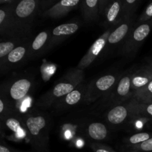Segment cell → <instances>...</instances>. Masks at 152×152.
Instances as JSON below:
<instances>
[{
	"instance_id": "26",
	"label": "cell",
	"mask_w": 152,
	"mask_h": 152,
	"mask_svg": "<svg viewBox=\"0 0 152 152\" xmlns=\"http://www.w3.org/2000/svg\"><path fill=\"white\" fill-rule=\"evenodd\" d=\"M151 134L148 133H145V132H142V133H137L135 134L132 135L128 139L127 143L129 145H132V147L134 145H138V144L142 143V142H145V140L151 138Z\"/></svg>"
},
{
	"instance_id": "27",
	"label": "cell",
	"mask_w": 152,
	"mask_h": 152,
	"mask_svg": "<svg viewBox=\"0 0 152 152\" xmlns=\"http://www.w3.org/2000/svg\"><path fill=\"white\" fill-rule=\"evenodd\" d=\"M130 151L131 152H152V137L142 143L131 147Z\"/></svg>"
},
{
	"instance_id": "30",
	"label": "cell",
	"mask_w": 152,
	"mask_h": 152,
	"mask_svg": "<svg viewBox=\"0 0 152 152\" xmlns=\"http://www.w3.org/2000/svg\"><path fill=\"white\" fill-rule=\"evenodd\" d=\"M60 0H42V6H41V11L43 12L48 10L51 7H53L54 4L59 2Z\"/></svg>"
},
{
	"instance_id": "19",
	"label": "cell",
	"mask_w": 152,
	"mask_h": 152,
	"mask_svg": "<svg viewBox=\"0 0 152 152\" xmlns=\"http://www.w3.org/2000/svg\"><path fill=\"white\" fill-rule=\"evenodd\" d=\"M12 8L11 4L1 7L0 10V32L1 35L10 37L12 31Z\"/></svg>"
},
{
	"instance_id": "21",
	"label": "cell",
	"mask_w": 152,
	"mask_h": 152,
	"mask_svg": "<svg viewBox=\"0 0 152 152\" xmlns=\"http://www.w3.org/2000/svg\"><path fill=\"white\" fill-rule=\"evenodd\" d=\"M88 134L92 140H104L108 137V129L102 123H92L88 127Z\"/></svg>"
},
{
	"instance_id": "15",
	"label": "cell",
	"mask_w": 152,
	"mask_h": 152,
	"mask_svg": "<svg viewBox=\"0 0 152 152\" xmlns=\"http://www.w3.org/2000/svg\"><path fill=\"white\" fill-rule=\"evenodd\" d=\"M32 82L28 78H20L16 80L9 89L10 97L14 101L22 100L30 91Z\"/></svg>"
},
{
	"instance_id": "16",
	"label": "cell",
	"mask_w": 152,
	"mask_h": 152,
	"mask_svg": "<svg viewBox=\"0 0 152 152\" xmlns=\"http://www.w3.org/2000/svg\"><path fill=\"white\" fill-rule=\"evenodd\" d=\"M132 80L131 76L126 75L122 77L115 88V92L111 95V99L118 101L124 100L126 98L131 96L132 91Z\"/></svg>"
},
{
	"instance_id": "13",
	"label": "cell",
	"mask_w": 152,
	"mask_h": 152,
	"mask_svg": "<svg viewBox=\"0 0 152 152\" xmlns=\"http://www.w3.org/2000/svg\"><path fill=\"white\" fill-rule=\"evenodd\" d=\"M50 39V33L48 30L42 31L39 33L32 42H30V53L29 59L37 57L41 55L45 50L49 47Z\"/></svg>"
},
{
	"instance_id": "12",
	"label": "cell",
	"mask_w": 152,
	"mask_h": 152,
	"mask_svg": "<svg viewBox=\"0 0 152 152\" xmlns=\"http://www.w3.org/2000/svg\"><path fill=\"white\" fill-rule=\"evenodd\" d=\"M130 113H134V102L130 105H117L108 111L107 120L111 125L119 126L126 121Z\"/></svg>"
},
{
	"instance_id": "22",
	"label": "cell",
	"mask_w": 152,
	"mask_h": 152,
	"mask_svg": "<svg viewBox=\"0 0 152 152\" xmlns=\"http://www.w3.org/2000/svg\"><path fill=\"white\" fill-rule=\"evenodd\" d=\"M25 39L22 38V37H13V39L9 40L6 42H1L0 43V59H1V62L6 58V56L13 50L16 47V43H20L24 41ZM26 41V40H25Z\"/></svg>"
},
{
	"instance_id": "31",
	"label": "cell",
	"mask_w": 152,
	"mask_h": 152,
	"mask_svg": "<svg viewBox=\"0 0 152 152\" xmlns=\"http://www.w3.org/2000/svg\"><path fill=\"white\" fill-rule=\"evenodd\" d=\"M112 0H99V14L103 15L104 11L107 6L110 4Z\"/></svg>"
},
{
	"instance_id": "4",
	"label": "cell",
	"mask_w": 152,
	"mask_h": 152,
	"mask_svg": "<svg viewBox=\"0 0 152 152\" xmlns=\"http://www.w3.org/2000/svg\"><path fill=\"white\" fill-rule=\"evenodd\" d=\"M152 29V19L145 22H137L130 34L123 45V54L128 56L134 55Z\"/></svg>"
},
{
	"instance_id": "11",
	"label": "cell",
	"mask_w": 152,
	"mask_h": 152,
	"mask_svg": "<svg viewBox=\"0 0 152 152\" xmlns=\"http://www.w3.org/2000/svg\"><path fill=\"white\" fill-rule=\"evenodd\" d=\"M30 42L31 41L26 40L15 48L1 62V65H4V64L10 66L17 65L25 59H29Z\"/></svg>"
},
{
	"instance_id": "17",
	"label": "cell",
	"mask_w": 152,
	"mask_h": 152,
	"mask_svg": "<svg viewBox=\"0 0 152 152\" xmlns=\"http://www.w3.org/2000/svg\"><path fill=\"white\" fill-rule=\"evenodd\" d=\"M1 123H4L5 127L14 133L13 140L21 141L27 136L26 129L22 127L20 120L12 114L1 120Z\"/></svg>"
},
{
	"instance_id": "1",
	"label": "cell",
	"mask_w": 152,
	"mask_h": 152,
	"mask_svg": "<svg viewBox=\"0 0 152 152\" xmlns=\"http://www.w3.org/2000/svg\"><path fill=\"white\" fill-rule=\"evenodd\" d=\"M42 0H20L11 4V37H24L31 30L37 13L41 10Z\"/></svg>"
},
{
	"instance_id": "2",
	"label": "cell",
	"mask_w": 152,
	"mask_h": 152,
	"mask_svg": "<svg viewBox=\"0 0 152 152\" xmlns=\"http://www.w3.org/2000/svg\"><path fill=\"white\" fill-rule=\"evenodd\" d=\"M27 136L34 152H49L48 117L39 114H31L25 120Z\"/></svg>"
},
{
	"instance_id": "8",
	"label": "cell",
	"mask_w": 152,
	"mask_h": 152,
	"mask_svg": "<svg viewBox=\"0 0 152 152\" xmlns=\"http://www.w3.org/2000/svg\"><path fill=\"white\" fill-rule=\"evenodd\" d=\"M123 0H112L104 11V25L106 27L116 26L123 19Z\"/></svg>"
},
{
	"instance_id": "25",
	"label": "cell",
	"mask_w": 152,
	"mask_h": 152,
	"mask_svg": "<svg viewBox=\"0 0 152 152\" xmlns=\"http://www.w3.org/2000/svg\"><path fill=\"white\" fill-rule=\"evenodd\" d=\"M140 1V0H123V18L134 14V11Z\"/></svg>"
},
{
	"instance_id": "18",
	"label": "cell",
	"mask_w": 152,
	"mask_h": 152,
	"mask_svg": "<svg viewBox=\"0 0 152 152\" xmlns=\"http://www.w3.org/2000/svg\"><path fill=\"white\" fill-rule=\"evenodd\" d=\"M82 84L58 101V103H59L60 106H73L78 104L83 97L86 98L88 87L82 86Z\"/></svg>"
},
{
	"instance_id": "3",
	"label": "cell",
	"mask_w": 152,
	"mask_h": 152,
	"mask_svg": "<svg viewBox=\"0 0 152 152\" xmlns=\"http://www.w3.org/2000/svg\"><path fill=\"white\" fill-rule=\"evenodd\" d=\"M83 71L77 68V70H73L40 99L41 105L48 107L51 105L53 102H58L77 88L83 83Z\"/></svg>"
},
{
	"instance_id": "7",
	"label": "cell",
	"mask_w": 152,
	"mask_h": 152,
	"mask_svg": "<svg viewBox=\"0 0 152 152\" xmlns=\"http://www.w3.org/2000/svg\"><path fill=\"white\" fill-rule=\"evenodd\" d=\"M111 31V28H109L108 31H105L102 35H101L93 43V45L91 46V48L88 49L86 55L80 60V63L77 66V69L83 71L86 68H88L89 65H91L92 62L98 57V56L102 53V50L106 47L107 40H108V37Z\"/></svg>"
},
{
	"instance_id": "20",
	"label": "cell",
	"mask_w": 152,
	"mask_h": 152,
	"mask_svg": "<svg viewBox=\"0 0 152 152\" xmlns=\"http://www.w3.org/2000/svg\"><path fill=\"white\" fill-rule=\"evenodd\" d=\"M82 11L85 20L88 22L95 21L99 14V0H83Z\"/></svg>"
},
{
	"instance_id": "5",
	"label": "cell",
	"mask_w": 152,
	"mask_h": 152,
	"mask_svg": "<svg viewBox=\"0 0 152 152\" xmlns=\"http://www.w3.org/2000/svg\"><path fill=\"white\" fill-rule=\"evenodd\" d=\"M137 23L134 14L126 16L117 25L114 30H111L107 40V47L110 49L115 48L121 42L126 41L130 34L134 26Z\"/></svg>"
},
{
	"instance_id": "10",
	"label": "cell",
	"mask_w": 152,
	"mask_h": 152,
	"mask_svg": "<svg viewBox=\"0 0 152 152\" xmlns=\"http://www.w3.org/2000/svg\"><path fill=\"white\" fill-rule=\"evenodd\" d=\"M80 25L77 22H69L58 25L52 30L49 42V47H51L54 44L59 43L61 40L65 39L66 37L74 34L78 31Z\"/></svg>"
},
{
	"instance_id": "28",
	"label": "cell",
	"mask_w": 152,
	"mask_h": 152,
	"mask_svg": "<svg viewBox=\"0 0 152 152\" xmlns=\"http://www.w3.org/2000/svg\"><path fill=\"white\" fill-rule=\"evenodd\" d=\"M152 19V1L150 2L148 5L146 6L144 11L142 12V14L140 16L137 22L141 23V22H145L147 21L150 20Z\"/></svg>"
},
{
	"instance_id": "24",
	"label": "cell",
	"mask_w": 152,
	"mask_h": 152,
	"mask_svg": "<svg viewBox=\"0 0 152 152\" xmlns=\"http://www.w3.org/2000/svg\"><path fill=\"white\" fill-rule=\"evenodd\" d=\"M134 100L140 102H145L152 98V80L142 89L134 93Z\"/></svg>"
},
{
	"instance_id": "6",
	"label": "cell",
	"mask_w": 152,
	"mask_h": 152,
	"mask_svg": "<svg viewBox=\"0 0 152 152\" xmlns=\"http://www.w3.org/2000/svg\"><path fill=\"white\" fill-rule=\"evenodd\" d=\"M116 82L117 77L111 74L99 77L88 86L85 100L91 102L96 99L102 94H106L116 84Z\"/></svg>"
},
{
	"instance_id": "32",
	"label": "cell",
	"mask_w": 152,
	"mask_h": 152,
	"mask_svg": "<svg viewBox=\"0 0 152 152\" xmlns=\"http://www.w3.org/2000/svg\"><path fill=\"white\" fill-rule=\"evenodd\" d=\"M0 152H22L18 150L14 149V148H11V147L7 146V145H4V143H1L0 145Z\"/></svg>"
},
{
	"instance_id": "33",
	"label": "cell",
	"mask_w": 152,
	"mask_h": 152,
	"mask_svg": "<svg viewBox=\"0 0 152 152\" xmlns=\"http://www.w3.org/2000/svg\"><path fill=\"white\" fill-rule=\"evenodd\" d=\"M146 102V103H152V98H151L149 100H148L147 102Z\"/></svg>"
},
{
	"instance_id": "29",
	"label": "cell",
	"mask_w": 152,
	"mask_h": 152,
	"mask_svg": "<svg viewBox=\"0 0 152 152\" xmlns=\"http://www.w3.org/2000/svg\"><path fill=\"white\" fill-rule=\"evenodd\" d=\"M91 148L94 152H117L108 145L98 142L91 144Z\"/></svg>"
},
{
	"instance_id": "9",
	"label": "cell",
	"mask_w": 152,
	"mask_h": 152,
	"mask_svg": "<svg viewBox=\"0 0 152 152\" xmlns=\"http://www.w3.org/2000/svg\"><path fill=\"white\" fill-rule=\"evenodd\" d=\"M81 0H60L59 2L42 12V16L45 17L57 19L65 16L67 13L77 8Z\"/></svg>"
},
{
	"instance_id": "23",
	"label": "cell",
	"mask_w": 152,
	"mask_h": 152,
	"mask_svg": "<svg viewBox=\"0 0 152 152\" xmlns=\"http://www.w3.org/2000/svg\"><path fill=\"white\" fill-rule=\"evenodd\" d=\"M134 114H140L152 120V103L140 102L134 100Z\"/></svg>"
},
{
	"instance_id": "14",
	"label": "cell",
	"mask_w": 152,
	"mask_h": 152,
	"mask_svg": "<svg viewBox=\"0 0 152 152\" xmlns=\"http://www.w3.org/2000/svg\"><path fill=\"white\" fill-rule=\"evenodd\" d=\"M132 88L135 92L138 91L152 80V67H143L131 75Z\"/></svg>"
}]
</instances>
